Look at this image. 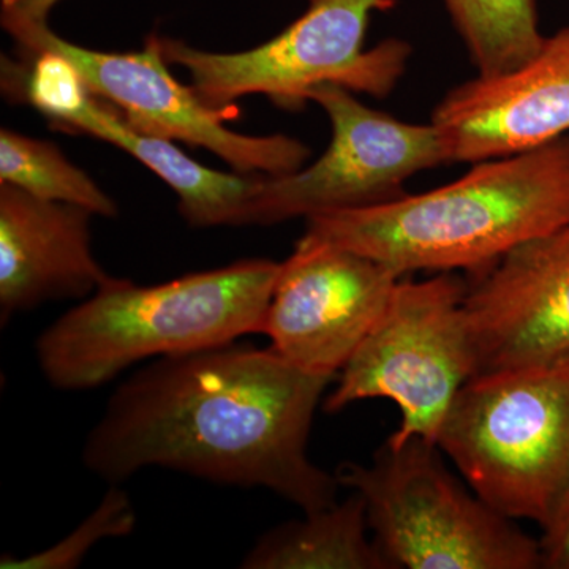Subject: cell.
Wrapping results in <instances>:
<instances>
[{
    "label": "cell",
    "instance_id": "ffe728a7",
    "mask_svg": "<svg viewBox=\"0 0 569 569\" xmlns=\"http://www.w3.org/2000/svg\"><path fill=\"white\" fill-rule=\"evenodd\" d=\"M61 0H0V21L48 22L50 11Z\"/></svg>",
    "mask_w": 569,
    "mask_h": 569
},
{
    "label": "cell",
    "instance_id": "3957f363",
    "mask_svg": "<svg viewBox=\"0 0 569 569\" xmlns=\"http://www.w3.org/2000/svg\"><path fill=\"white\" fill-rule=\"evenodd\" d=\"M280 266L253 258L146 287L110 277L41 332V373L52 388L88 391L137 362L263 335Z\"/></svg>",
    "mask_w": 569,
    "mask_h": 569
},
{
    "label": "cell",
    "instance_id": "277c9868",
    "mask_svg": "<svg viewBox=\"0 0 569 569\" xmlns=\"http://www.w3.org/2000/svg\"><path fill=\"white\" fill-rule=\"evenodd\" d=\"M437 445L500 515L545 526L569 486V353L470 378Z\"/></svg>",
    "mask_w": 569,
    "mask_h": 569
},
{
    "label": "cell",
    "instance_id": "d6986e66",
    "mask_svg": "<svg viewBox=\"0 0 569 569\" xmlns=\"http://www.w3.org/2000/svg\"><path fill=\"white\" fill-rule=\"evenodd\" d=\"M538 539L541 568L569 569V486L541 527Z\"/></svg>",
    "mask_w": 569,
    "mask_h": 569
},
{
    "label": "cell",
    "instance_id": "52a82bcc",
    "mask_svg": "<svg viewBox=\"0 0 569 569\" xmlns=\"http://www.w3.org/2000/svg\"><path fill=\"white\" fill-rule=\"evenodd\" d=\"M468 284L455 272L397 282L383 316L325 399L326 413L359 400L388 399L400 411L388 443L421 437L437 445L456 396L478 373L466 313Z\"/></svg>",
    "mask_w": 569,
    "mask_h": 569
},
{
    "label": "cell",
    "instance_id": "8fae6325",
    "mask_svg": "<svg viewBox=\"0 0 569 569\" xmlns=\"http://www.w3.org/2000/svg\"><path fill=\"white\" fill-rule=\"evenodd\" d=\"M478 373L546 365L569 353V224L519 246L468 284Z\"/></svg>",
    "mask_w": 569,
    "mask_h": 569
},
{
    "label": "cell",
    "instance_id": "7c38bea8",
    "mask_svg": "<svg viewBox=\"0 0 569 569\" xmlns=\"http://www.w3.org/2000/svg\"><path fill=\"white\" fill-rule=\"evenodd\" d=\"M430 122L451 163L512 156L568 134L569 26L546 37L518 69L460 82Z\"/></svg>",
    "mask_w": 569,
    "mask_h": 569
},
{
    "label": "cell",
    "instance_id": "ba28073f",
    "mask_svg": "<svg viewBox=\"0 0 569 569\" xmlns=\"http://www.w3.org/2000/svg\"><path fill=\"white\" fill-rule=\"evenodd\" d=\"M309 100L320 104L332 127L323 156L307 168L258 176L249 224H274L391 203L407 194L408 179L449 163L432 122L399 121L359 102L342 86H317Z\"/></svg>",
    "mask_w": 569,
    "mask_h": 569
},
{
    "label": "cell",
    "instance_id": "30bf717a",
    "mask_svg": "<svg viewBox=\"0 0 569 569\" xmlns=\"http://www.w3.org/2000/svg\"><path fill=\"white\" fill-rule=\"evenodd\" d=\"M400 279L366 254L302 236L280 266L263 336L288 361L336 380Z\"/></svg>",
    "mask_w": 569,
    "mask_h": 569
},
{
    "label": "cell",
    "instance_id": "9c48e42d",
    "mask_svg": "<svg viewBox=\"0 0 569 569\" xmlns=\"http://www.w3.org/2000/svg\"><path fill=\"white\" fill-rule=\"evenodd\" d=\"M22 54L50 50L69 59L89 91L112 104L138 132L208 149L242 174L280 176L305 167L309 148L284 134L250 137L224 126L234 108H212L192 86L168 70L159 36L144 50L103 52L78 47L51 31L48 22H3Z\"/></svg>",
    "mask_w": 569,
    "mask_h": 569
},
{
    "label": "cell",
    "instance_id": "e0dca14e",
    "mask_svg": "<svg viewBox=\"0 0 569 569\" xmlns=\"http://www.w3.org/2000/svg\"><path fill=\"white\" fill-rule=\"evenodd\" d=\"M0 183L47 201L77 204L96 216L114 217L118 206L58 146L2 129Z\"/></svg>",
    "mask_w": 569,
    "mask_h": 569
},
{
    "label": "cell",
    "instance_id": "9a60e30c",
    "mask_svg": "<svg viewBox=\"0 0 569 569\" xmlns=\"http://www.w3.org/2000/svg\"><path fill=\"white\" fill-rule=\"evenodd\" d=\"M369 530L365 498L353 492L347 500L269 530L254 542L241 568L392 569Z\"/></svg>",
    "mask_w": 569,
    "mask_h": 569
},
{
    "label": "cell",
    "instance_id": "4fadbf2b",
    "mask_svg": "<svg viewBox=\"0 0 569 569\" xmlns=\"http://www.w3.org/2000/svg\"><path fill=\"white\" fill-rule=\"evenodd\" d=\"M92 216L0 183L2 323L43 302L89 298L110 279L92 253Z\"/></svg>",
    "mask_w": 569,
    "mask_h": 569
},
{
    "label": "cell",
    "instance_id": "7a4b0ae2",
    "mask_svg": "<svg viewBox=\"0 0 569 569\" xmlns=\"http://www.w3.org/2000/svg\"><path fill=\"white\" fill-rule=\"evenodd\" d=\"M569 224V133L473 163L456 181L372 208L318 213L307 238L413 272L481 274L505 254Z\"/></svg>",
    "mask_w": 569,
    "mask_h": 569
},
{
    "label": "cell",
    "instance_id": "8992f818",
    "mask_svg": "<svg viewBox=\"0 0 569 569\" xmlns=\"http://www.w3.org/2000/svg\"><path fill=\"white\" fill-rule=\"evenodd\" d=\"M388 6L389 0H309L293 24L253 50L208 52L167 37H159L160 48L168 63L189 71L194 92L212 108L233 107L254 93L299 108L326 82L383 99L411 56L400 39L362 48L370 14Z\"/></svg>",
    "mask_w": 569,
    "mask_h": 569
},
{
    "label": "cell",
    "instance_id": "2e32d148",
    "mask_svg": "<svg viewBox=\"0 0 569 569\" xmlns=\"http://www.w3.org/2000/svg\"><path fill=\"white\" fill-rule=\"evenodd\" d=\"M481 77L530 61L545 43L537 0H441Z\"/></svg>",
    "mask_w": 569,
    "mask_h": 569
},
{
    "label": "cell",
    "instance_id": "ac0fdd59",
    "mask_svg": "<svg viewBox=\"0 0 569 569\" xmlns=\"http://www.w3.org/2000/svg\"><path fill=\"white\" fill-rule=\"evenodd\" d=\"M137 527L129 493L118 485H111L100 503L71 533L56 542L51 548L39 550L31 556L17 559L3 556L2 569H73L81 565L84 557L104 539L129 537Z\"/></svg>",
    "mask_w": 569,
    "mask_h": 569
},
{
    "label": "cell",
    "instance_id": "6da1fadb",
    "mask_svg": "<svg viewBox=\"0 0 569 569\" xmlns=\"http://www.w3.org/2000/svg\"><path fill=\"white\" fill-rule=\"evenodd\" d=\"M332 378L274 348L227 343L167 356L127 378L92 427L82 463L111 485L142 468L263 488L306 512L331 507L336 475L307 455Z\"/></svg>",
    "mask_w": 569,
    "mask_h": 569
},
{
    "label": "cell",
    "instance_id": "5bb4252c",
    "mask_svg": "<svg viewBox=\"0 0 569 569\" xmlns=\"http://www.w3.org/2000/svg\"><path fill=\"white\" fill-rule=\"evenodd\" d=\"M56 129L91 134L122 149L167 182L192 227L249 224L250 203L260 174H230L194 162L164 138L138 132L112 104L91 91L78 96L51 121Z\"/></svg>",
    "mask_w": 569,
    "mask_h": 569
},
{
    "label": "cell",
    "instance_id": "5b68a950",
    "mask_svg": "<svg viewBox=\"0 0 569 569\" xmlns=\"http://www.w3.org/2000/svg\"><path fill=\"white\" fill-rule=\"evenodd\" d=\"M336 477L365 498L373 541L392 569L541 568L538 539L468 492L425 438L385 441L370 466L346 462Z\"/></svg>",
    "mask_w": 569,
    "mask_h": 569
}]
</instances>
